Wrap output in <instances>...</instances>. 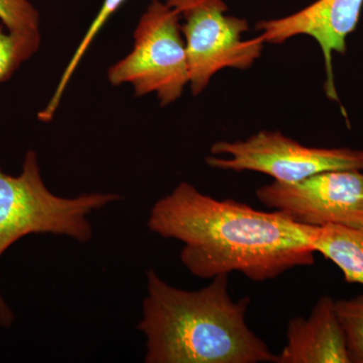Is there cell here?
Segmentation results:
<instances>
[{
    "label": "cell",
    "instance_id": "6da1fadb",
    "mask_svg": "<svg viewBox=\"0 0 363 363\" xmlns=\"http://www.w3.org/2000/svg\"><path fill=\"white\" fill-rule=\"evenodd\" d=\"M147 225L162 238L183 243L181 262L200 279L238 272L266 281L315 264L314 226L277 210L214 199L187 182L152 206Z\"/></svg>",
    "mask_w": 363,
    "mask_h": 363
},
{
    "label": "cell",
    "instance_id": "7a4b0ae2",
    "mask_svg": "<svg viewBox=\"0 0 363 363\" xmlns=\"http://www.w3.org/2000/svg\"><path fill=\"white\" fill-rule=\"evenodd\" d=\"M229 274L199 291L169 285L147 272L138 330L147 337V363H266L277 355L248 327L250 298L234 301Z\"/></svg>",
    "mask_w": 363,
    "mask_h": 363
},
{
    "label": "cell",
    "instance_id": "3957f363",
    "mask_svg": "<svg viewBox=\"0 0 363 363\" xmlns=\"http://www.w3.org/2000/svg\"><path fill=\"white\" fill-rule=\"evenodd\" d=\"M119 199L111 193L75 198L52 194L43 180L37 154L28 150L20 175L0 169V257L28 234H56L88 242L92 238L88 215ZM13 321V312L0 294V325L9 327Z\"/></svg>",
    "mask_w": 363,
    "mask_h": 363
},
{
    "label": "cell",
    "instance_id": "277c9868",
    "mask_svg": "<svg viewBox=\"0 0 363 363\" xmlns=\"http://www.w3.org/2000/svg\"><path fill=\"white\" fill-rule=\"evenodd\" d=\"M133 39L130 54L109 68V82L128 83L138 97L156 93L162 106L173 104L190 82L180 16L167 2L152 0Z\"/></svg>",
    "mask_w": 363,
    "mask_h": 363
},
{
    "label": "cell",
    "instance_id": "5b68a950",
    "mask_svg": "<svg viewBox=\"0 0 363 363\" xmlns=\"http://www.w3.org/2000/svg\"><path fill=\"white\" fill-rule=\"evenodd\" d=\"M181 20L187 52L191 91L203 92L217 72L226 68H250L262 55V35L243 40L250 30L245 18L226 14L223 0H167Z\"/></svg>",
    "mask_w": 363,
    "mask_h": 363
},
{
    "label": "cell",
    "instance_id": "8992f818",
    "mask_svg": "<svg viewBox=\"0 0 363 363\" xmlns=\"http://www.w3.org/2000/svg\"><path fill=\"white\" fill-rule=\"evenodd\" d=\"M206 162L226 171L266 174L279 183H296L322 172L363 171V150L301 145L279 131H259L245 140L218 142Z\"/></svg>",
    "mask_w": 363,
    "mask_h": 363
},
{
    "label": "cell",
    "instance_id": "52a82bcc",
    "mask_svg": "<svg viewBox=\"0 0 363 363\" xmlns=\"http://www.w3.org/2000/svg\"><path fill=\"white\" fill-rule=\"evenodd\" d=\"M255 194L264 206L306 225L363 229V171L322 172L291 184L274 181Z\"/></svg>",
    "mask_w": 363,
    "mask_h": 363
},
{
    "label": "cell",
    "instance_id": "ba28073f",
    "mask_svg": "<svg viewBox=\"0 0 363 363\" xmlns=\"http://www.w3.org/2000/svg\"><path fill=\"white\" fill-rule=\"evenodd\" d=\"M363 0H317L298 13L277 20L262 21L257 30L269 44H281L296 35H309L321 48L326 70L327 95L337 100L334 84V52H346V40L357 28Z\"/></svg>",
    "mask_w": 363,
    "mask_h": 363
},
{
    "label": "cell",
    "instance_id": "9c48e42d",
    "mask_svg": "<svg viewBox=\"0 0 363 363\" xmlns=\"http://www.w3.org/2000/svg\"><path fill=\"white\" fill-rule=\"evenodd\" d=\"M274 363H351L333 298L322 296L309 317L289 321L286 346Z\"/></svg>",
    "mask_w": 363,
    "mask_h": 363
},
{
    "label": "cell",
    "instance_id": "30bf717a",
    "mask_svg": "<svg viewBox=\"0 0 363 363\" xmlns=\"http://www.w3.org/2000/svg\"><path fill=\"white\" fill-rule=\"evenodd\" d=\"M311 241L315 252L333 262L347 283L363 286V229L314 226Z\"/></svg>",
    "mask_w": 363,
    "mask_h": 363
},
{
    "label": "cell",
    "instance_id": "8fae6325",
    "mask_svg": "<svg viewBox=\"0 0 363 363\" xmlns=\"http://www.w3.org/2000/svg\"><path fill=\"white\" fill-rule=\"evenodd\" d=\"M124 1H125V0H104V6H101L96 18H95L94 21L91 23L87 33H85L84 38L81 40L77 49H76L75 52H74L73 56H72L70 62H69L65 70H64L63 74H62L59 84L57 86L51 100H50L47 106L38 114V117H39L40 121H43V123H49V121H52V117H54L55 113H56L57 109H58L60 102H61L62 97H63L64 92H65L67 85L69 84V81H70L72 76H73L74 72L77 69L85 52L89 49L93 40L95 39V37H96L98 33L100 32V30L104 28L106 21L109 20L112 14L116 13L118 7L121 6Z\"/></svg>",
    "mask_w": 363,
    "mask_h": 363
},
{
    "label": "cell",
    "instance_id": "7c38bea8",
    "mask_svg": "<svg viewBox=\"0 0 363 363\" xmlns=\"http://www.w3.org/2000/svg\"><path fill=\"white\" fill-rule=\"evenodd\" d=\"M40 35H21L4 32L0 25V83L6 82L25 62L39 51Z\"/></svg>",
    "mask_w": 363,
    "mask_h": 363
},
{
    "label": "cell",
    "instance_id": "4fadbf2b",
    "mask_svg": "<svg viewBox=\"0 0 363 363\" xmlns=\"http://www.w3.org/2000/svg\"><path fill=\"white\" fill-rule=\"evenodd\" d=\"M351 363H363V295L335 301Z\"/></svg>",
    "mask_w": 363,
    "mask_h": 363
},
{
    "label": "cell",
    "instance_id": "5bb4252c",
    "mask_svg": "<svg viewBox=\"0 0 363 363\" xmlns=\"http://www.w3.org/2000/svg\"><path fill=\"white\" fill-rule=\"evenodd\" d=\"M0 21L14 35H40V14L28 0H0Z\"/></svg>",
    "mask_w": 363,
    "mask_h": 363
}]
</instances>
